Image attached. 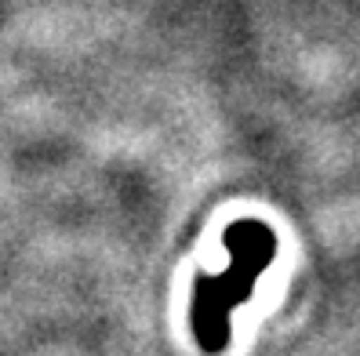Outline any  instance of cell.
<instances>
[{"label":"cell","mask_w":360,"mask_h":356,"mask_svg":"<svg viewBox=\"0 0 360 356\" xmlns=\"http://www.w3.org/2000/svg\"><path fill=\"white\" fill-rule=\"evenodd\" d=\"M222 244L229 251V265L215 277H197L189 298V331L207 356H219L229 345V317L255 295L259 277L277 255V233L259 218H237L226 225Z\"/></svg>","instance_id":"1"}]
</instances>
